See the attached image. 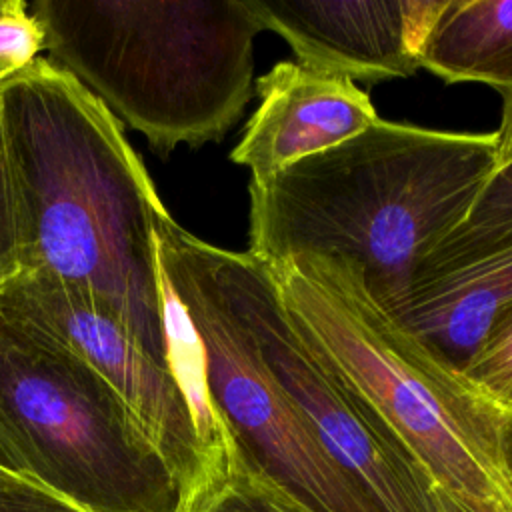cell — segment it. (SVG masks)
<instances>
[{"label":"cell","mask_w":512,"mask_h":512,"mask_svg":"<svg viewBox=\"0 0 512 512\" xmlns=\"http://www.w3.org/2000/svg\"><path fill=\"white\" fill-rule=\"evenodd\" d=\"M0 122L20 274L80 294L172 370L154 234L166 208L120 122L48 58L0 86Z\"/></svg>","instance_id":"1"},{"label":"cell","mask_w":512,"mask_h":512,"mask_svg":"<svg viewBox=\"0 0 512 512\" xmlns=\"http://www.w3.org/2000/svg\"><path fill=\"white\" fill-rule=\"evenodd\" d=\"M496 168V132L378 118L264 182L250 180L246 252L266 268L300 256L348 260L374 300L394 312Z\"/></svg>","instance_id":"2"},{"label":"cell","mask_w":512,"mask_h":512,"mask_svg":"<svg viewBox=\"0 0 512 512\" xmlns=\"http://www.w3.org/2000/svg\"><path fill=\"white\" fill-rule=\"evenodd\" d=\"M48 60L158 154L222 140L252 98L248 0H34Z\"/></svg>","instance_id":"3"},{"label":"cell","mask_w":512,"mask_h":512,"mask_svg":"<svg viewBox=\"0 0 512 512\" xmlns=\"http://www.w3.org/2000/svg\"><path fill=\"white\" fill-rule=\"evenodd\" d=\"M266 270L294 328L374 406L440 490L512 512L500 460L504 412L378 304L352 262L300 256Z\"/></svg>","instance_id":"4"},{"label":"cell","mask_w":512,"mask_h":512,"mask_svg":"<svg viewBox=\"0 0 512 512\" xmlns=\"http://www.w3.org/2000/svg\"><path fill=\"white\" fill-rule=\"evenodd\" d=\"M0 470L78 512H188L176 476L112 386L2 308Z\"/></svg>","instance_id":"5"},{"label":"cell","mask_w":512,"mask_h":512,"mask_svg":"<svg viewBox=\"0 0 512 512\" xmlns=\"http://www.w3.org/2000/svg\"><path fill=\"white\" fill-rule=\"evenodd\" d=\"M154 234L162 278L200 342L206 390L230 464L292 512H370L324 454L264 362L254 334L226 302L200 238L168 210Z\"/></svg>","instance_id":"6"},{"label":"cell","mask_w":512,"mask_h":512,"mask_svg":"<svg viewBox=\"0 0 512 512\" xmlns=\"http://www.w3.org/2000/svg\"><path fill=\"white\" fill-rule=\"evenodd\" d=\"M200 250L278 384L370 512H444L436 482L402 438L294 328L268 270L248 252L206 240Z\"/></svg>","instance_id":"7"},{"label":"cell","mask_w":512,"mask_h":512,"mask_svg":"<svg viewBox=\"0 0 512 512\" xmlns=\"http://www.w3.org/2000/svg\"><path fill=\"white\" fill-rule=\"evenodd\" d=\"M0 308L68 346L112 386L176 476L188 512L228 476L230 460L208 444L178 376L118 320L64 284L24 272L0 292Z\"/></svg>","instance_id":"8"},{"label":"cell","mask_w":512,"mask_h":512,"mask_svg":"<svg viewBox=\"0 0 512 512\" xmlns=\"http://www.w3.org/2000/svg\"><path fill=\"white\" fill-rule=\"evenodd\" d=\"M442 0H248L262 30L296 60L364 84L416 74V52Z\"/></svg>","instance_id":"9"},{"label":"cell","mask_w":512,"mask_h":512,"mask_svg":"<svg viewBox=\"0 0 512 512\" xmlns=\"http://www.w3.org/2000/svg\"><path fill=\"white\" fill-rule=\"evenodd\" d=\"M258 106L230 160L264 182L282 168L332 148L372 126L378 112L354 80L308 66L276 62L256 80Z\"/></svg>","instance_id":"10"},{"label":"cell","mask_w":512,"mask_h":512,"mask_svg":"<svg viewBox=\"0 0 512 512\" xmlns=\"http://www.w3.org/2000/svg\"><path fill=\"white\" fill-rule=\"evenodd\" d=\"M512 306V244L418 280L394 314L438 358L464 370L492 322Z\"/></svg>","instance_id":"11"},{"label":"cell","mask_w":512,"mask_h":512,"mask_svg":"<svg viewBox=\"0 0 512 512\" xmlns=\"http://www.w3.org/2000/svg\"><path fill=\"white\" fill-rule=\"evenodd\" d=\"M416 60L448 84L512 92V0H442Z\"/></svg>","instance_id":"12"},{"label":"cell","mask_w":512,"mask_h":512,"mask_svg":"<svg viewBox=\"0 0 512 512\" xmlns=\"http://www.w3.org/2000/svg\"><path fill=\"white\" fill-rule=\"evenodd\" d=\"M506 244H512V160L494 170L464 222L422 262L416 282L474 262Z\"/></svg>","instance_id":"13"},{"label":"cell","mask_w":512,"mask_h":512,"mask_svg":"<svg viewBox=\"0 0 512 512\" xmlns=\"http://www.w3.org/2000/svg\"><path fill=\"white\" fill-rule=\"evenodd\" d=\"M462 376L502 412H512V306L492 322Z\"/></svg>","instance_id":"14"},{"label":"cell","mask_w":512,"mask_h":512,"mask_svg":"<svg viewBox=\"0 0 512 512\" xmlns=\"http://www.w3.org/2000/svg\"><path fill=\"white\" fill-rule=\"evenodd\" d=\"M44 50V30L24 0H0V66L18 72Z\"/></svg>","instance_id":"15"},{"label":"cell","mask_w":512,"mask_h":512,"mask_svg":"<svg viewBox=\"0 0 512 512\" xmlns=\"http://www.w3.org/2000/svg\"><path fill=\"white\" fill-rule=\"evenodd\" d=\"M192 512H292L238 466Z\"/></svg>","instance_id":"16"},{"label":"cell","mask_w":512,"mask_h":512,"mask_svg":"<svg viewBox=\"0 0 512 512\" xmlns=\"http://www.w3.org/2000/svg\"><path fill=\"white\" fill-rule=\"evenodd\" d=\"M20 274V240L12 180L0 122V292Z\"/></svg>","instance_id":"17"},{"label":"cell","mask_w":512,"mask_h":512,"mask_svg":"<svg viewBox=\"0 0 512 512\" xmlns=\"http://www.w3.org/2000/svg\"><path fill=\"white\" fill-rule=\"evenodd\" d=\"M0 512H78L52 494L0 470Z\"/></svg>","instance_id":"18"},{"label":"cell","mask_w":512,"mask_h":512,"mask_svg":"<svg viewBox=\"0 0 512 512\" xmlns=\"http://www.w3.org/2000/svg\"><path fill=\"white\" fill-rule=\"evenodd\" d=\"M496 140H498V166H500L512 160V92L502 96V110H500Z\"/></svg>","instance_id":"19"},{"label":"cell","mask_w":512,"mask_h":512,"mask_svg":"<svg viewBox=\"0 0 512 512\" xmlns=\"http://www.w3.org/2000/svg\"><path fill=\"white\" fill-rule=\"evenodd\" d=\"M438 496H440L444 512H510L508 508H504L496 502H482V500L450 494L440 488H438Z\"/></svg>","instance_id":"20"},{"label":"cell","mask_w":512,"mask_h":512,"mask_svg":"<svg viewBox=\"0 0 512 512\" xmlns=\"http://www.w3.org/2000/svg\"><path fill=\"white\" fill-rule=\"evenodd\" d=\"M500 460L508 488L512 492V412H504L500 426Z\"/></svg>","instance_id":"21"},{"label":"cell","mask_w":512,"mask_h":512,"mask_svg":"<svg viewBox=\"0 0 512 512\" xmlns=\"http://www.w3.org/2000/svg\"><path fill=\"white\" fill-rule=\"evenodd\" d=\"M12 74H16V72H12V70H8V68L0 66V86H2V84H4Z\"/></svg>","instance_id":"22"}]
</instances>
